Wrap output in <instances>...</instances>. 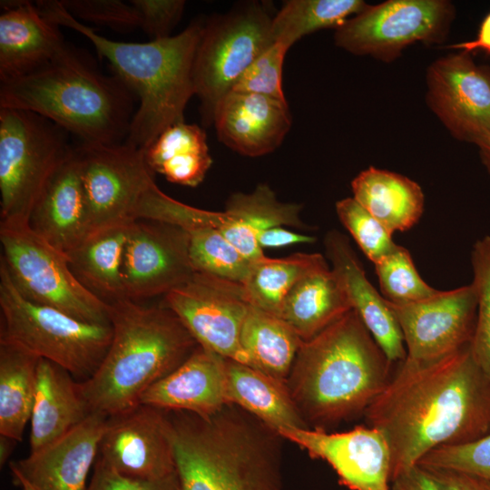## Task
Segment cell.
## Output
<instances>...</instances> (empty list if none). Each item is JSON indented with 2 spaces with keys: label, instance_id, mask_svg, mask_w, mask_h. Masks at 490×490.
Masks as SVG:
<instances>
[{
  "label": "cell",
  "instance_id": "cell-1",
  "mask_svg": "<svg viewBox=\"0 0 490 490\" xmlns=\"http://www.w3.org/2000/svg\"><path fill=\"white\" fill-rule=\"evenodd\" d=\"M391 453V482L431 450L490 433V379L470 345L439 359L406 358L366 409Z\"/></svg>",
  "mask_w": 490,
  "mask_h": 490
},
{
  "label": "cell",
  "instance_id": "cell-2",
  "mask_svg": "<svg viewBox=\"0 0 490 490\" xmlns=\"http://www.w3.org/2000/svg\"><path fill=\"white\" fill-rule=\"evenodd\" d=\"M41 14L85 36L135 94L138 105L124 143L145 150L168 127L184 122L195 95L193 63L203 29L194 21L176 35L147 43L112 40L74 18L60 1H37Z\"/></svg>",
  "mask_w": 490,
  "mask_h": 490
},
{
  "label": "cell",
  "instance_id": "cell-3",
  "mask_svg": "<svg viewBox=\"0 0 490 490\" xmlns=\"http://www.w3.org/2000/svg\"><path fill=\"white\" fill-rule=\"evenodd\" d=\"M391 364L351 309L303 341L285 385L309 427L324 429L365 413L391 379Z\"/></svg>",
  "mask_w": 490,
  "mask_h": 490
},
{
  "label": "cell",
  "instance_id": "cell-4",
  "mask_svg": "<svg viewBox=\"0 0 490 490\" xmlns=\"http://www.w3.org/2000/svg\"><path fill=\"white\" fill-rule=\"evenodd\" d=\"M170 414L180 490H284V438L240 407Z\"/></svg>",
  "mask_w": 490,
  "mask_h": 490
},
{
  "label": "cell",
  "instance_id": "cell-5",
  "mask_svg": "<svg viewBox=\"0 0 490 490\" xmlns=\"http://www.w3.org/2000/svg\"><path fill=\"white\" fill-rule=\"evenodd\" d=\"M136 102L119 77L103 74L70 45L44 65L0 83V108L37 113L88 145L124 142Z\"/></svg>",
  "mask_w": 490,
  "mask_h": 490
},
{
  "label": "cell",
  "instance_id": "cell-6",
  "mask_svg": "<svg viewBox=\"0 0 490 490\" xmlns=\"http://www.w3.org/2000/svg\"><path fill=\"white\" fill-rule=\"evenodd\" d=\"M109 304L113 337L95 373L77 382L92 413L107 417L140 405L143 393L199 345L169 308L122 299Z\"/></svg>",
  "mask_w": 490,
  "mask_h": 490
},
{
  "label": "cell",
  "instance_id": "cell-7",
  "mask_svg": "<svg viewBox=\"0 0 490 490\" xmlns=\"http://www.w3.org/2000/svg\"><path fill=\"white\" fill-rule=\"evenodd\" d=\"M0 309V338L60 366L78 382L95 373L112 341L111 324L82 321L24 298L1 261Z\"/></svg>",
  "mask_w": 490,
  "mask_h": 490
},
{
  "label": "cell",
  "instance_id": "cell-8",
  "mask_svg": "<svg viewBox=\"0 0 490 490\" xmlns=\"http://www.w3.org/2000/svg\"><path fill=\"white\" fill-rule=\"evenodd\" d=\"M66 133L37 113L0 108V223H28L44 184L73 149Z\"/></svg>",
  "mask_w": 490,
  "mask_h": 490
},
{
  "label": "cell",
  "instance_id": "cell-9",
  "mask_svg": "<svg viewBox=\"0 0 490 490\" xmlns=\"http://www.w3.org/2000/svg\"><path fill=\"white\" fill-rule=\"evenodd\" d=\"M0 261L24 298L82 321L111 324L109 304L88 290L72 271L68 257L27 222L0 223Z\"/></svg>",
  "mask_w": 490,
  "mask_h": 490
},
{
  "label": "cell",
  "instance_id": "cell-10",
  "mask_svg": "<svg viewBox=\"0 0 490 490\" xmlns=\"http://www.w3.org/2000/svg\"><path fill=\"white\" fill-rule=\"evenodd\" d=\"M266 4L249 2L204 23L193 63L195 95L210 126L220 100L275 42Z\"/></svg>",
  "mask_w": 490,
  "mask_h": 490
},
{
  "label": "cell",
  "instance_id": "cell-11",
  "mask_svg": "<svg viewBox=\"0 0 490 490\" xmlns=\"http://www.w3.org/2000/svg\"><path fill=\"white\" fill-rule=\"evenodd\" d=\"M455 16L444 0H388L368 5L335 29L338 47L392 62L408 45L442 41Z\"/></svg>",
  "mask_w": 490,
  "mask_h": 490
},
{
  "label": "cell",
  "instance_id": "cell-12",
  "mask_svg": "<svg viewBox=\"0 0 490 490\" xmlns=\"http://www.w3.org/2000/svg\"><path fill=\"white\" fill-rule=\"evenodd\" d=\"M90 232L135 220L137 206L154 183L144 150L124 142L75 147ZM89 232V233H90Z\"/></svg>",
  "mask_w": 490,
  "mask_h": 490
},
{
  "label": "cell",
  "instance_id": "cell-13",
  "mask_svg": "<svg viewBox=\"0 0 490 490\" xmlns=\"http://www.w3.org/2000/svg\"><path fill=\"white\" fill-rule=\"evenodd\" d=\"M164 306L177 315L200 346L250 366L240 344L250 307L241 283L195 272L164 296Z\"/></svg>",
  "mask_w": 490,
  "mask_h": 490
},
{
  "label": "cell",
  "instance_id": "cell-14",
  "mask_svg": "<svg viewBox=\"0 0 490 490\" xmlns=\"http://www.w3.org/2000/svg\"><path fill=\"white\" fill-rule=\"evenodd\" d=\"M190 235L166 222L137 220L129 225L122 276L124 296L138 301L165 296L196 272L190 259Z\"/></svg>",
  "mask_w": 490,
  "mask_h": 490
},
{
  "label": "cell",
  "instance_id": "cell-15",
  "mask_svg": "<svg viewBox=\"0 0 490 490\" xmlns=\"http://www.w3.org/2000/svg\"><path fill=\"white\" fill-rule=\"evenodd\" d=\"M387 303L400 326L407 358L436 360L471 344L477 309L471 283L415 302Z\"/></svg>",
  "mask_w": 490,
  "mask_h": 490
},
{
  "label": "cell",
  "instance_id": "cell-16",
  "mask_svg": "<svg viewBox=\"0 0 490 490\" xmlns=\"http://www.w3.org/2000/svg\"><path fill=\"white\" fill-rule=\"evenodd\" d=\"M97 459L137 479L158 480L176 475L169 411L140 404L108 417Z\"/></svg>",
  "mask_w": 490,
  "mask_h": 490
},
{
  "label": "cell",
  "instance_id": "cell-17",
  "mask_svg": "<svg viewBox=\"0 0 490 490\" xmlns=\"http://www.w3.org/2000/svg\"><path fill=\"white\" fill-rule=\"evenodd\" d=\"M426 101L450 133L475 144L490 134V71L469 53L434 61L426 71Z\"/></svg>",
  "mask_w": 490,
  "mask_h": 490
},
{
  "label": "cell",
  "instance_id": "cell-18",
  "mask_svg": "<svg viewBox=\"0 0 490 490\" xmlns=\"http://www.w3.org/2000/svg\"><path fill=\"white\" fill-rule=\"evenodd\" d=\"M278 433L311 457L328 463L339 483L350 490H391V453L380 430L358 426L344 432L307 427Z\"/></svg>",
  "mask_w": 490,
  "mask_h": 490
},
{
  "label": "cell",
  "instance_id": "cell-19",
  "mask_svg": "<svg viewBox=\"0 0 490 490\" xmlns=\"http://www.w3.org/2000/svg\"><path fill=\"white\" fill-rule=\"evenodd\" d=\"M108 417L90 414L64 436L25 458L9 464L36 490H85Z\"/></svg>",
  "mask_w": 490,
  "mask_h": 490
},
{
  "label": "cell",
  "instance_id": "cell-20",
  "mask_svg": "<svg viewBox=\"0 0 490 490\" xmlns=\"http://www.w3.org/2000/svg\"><path fill=\"white\" fill-rule=\"evenodd\" d=\"M291 122L287 101L231 90L218 103L212 124L227 147L244 156L259 157L282 143Z\"/></svg>",
  "mask_w": 490,
  "mask_h": 490
},
{
  "label": "cell",
  "instance_id": "cell-21",
  "mask_svg": "<svg viewBox=\"0 0 490 490\" xmlns=\"http://www.w3.org/2000/svg\"><path fill=\"white\" fill-rule=\"evenodd\" d=\"M31 230L67 255L90 232L75 148L49 177L29 215Z\"/></svg>",
  "mask_w": 490,
  "mask_h": 490
},
{
  "label": "cell",
  "instance_id": "cell-22",
  "mask_svg": "<svg viewBox=\"0 0 490 490\" xmlns=\"http://www.w3.org/2000/svg\"><path fill=\"white\" fill-rule=\"evenodd\" d=\"M227 358L200 345L173 371L151 386L140 404L209 416L228 404Z\"/></svg>",
  "mask_w": 490,
  "mask_h": 490
},
{
  "label": "cell",
  "instance_id": "cell-23",
  "mask_svg": "<svg viewBox=\"0 0 490 490\" xmlns=\"http://www.w3.org/2000/svg\"><path fill=\"white\" fill-rule=\"evenodd\" d=\"M324 247L332 270L341 282L354 309L389 361L407 357L400 326L387 300L367 279L366 272L348 239L332 230L324 238Z\"/></svg>",
  "mask_w": 490,
  "mask_h": 490
},
{
  "label": "cell",
  "instance_id": "cell-24",
  "mask_svg": "<svg viewBox=\"0 0 490 490\" xmlns=\"http://www.w3.org/2000/svg\"><path fill=\"white\" fill-rule=\"evenodd\" d=\"M0 80L8 81L44 65L69 45L59 26L29 1H1Z\"/></svg>",
  "mask_w": 490,
  "mask_h": 490
},
{
  "label": "cell",
  "instance_id": "cell-25",
  "mask_svg": "<svg viewBox=\"0 0 490 490\" xmlns=\"http://www.w3.org/2000/svg\"><path fill=\"white\" fill-rule=\"evenodd\" d=\"M90 414L73 376L60 366L40 358L30 419V453L64 436Z\"/></svg>",
  "mask_w": 490,
  "mask_h": 490
},
{
  "label": "cell",
  "instance_id": "cell-26",
  "mask_svg": "<svg viewBox=\"0 0 490 490\" xmlns=\"http://www.w3.org/2000/svg\"><path fill=\"white\" fill-rule=\"evenodd\" d=\"M301 205L279 201L268 184H259L251 192H236L226 202L228 220L220 230L245 257L255 260L264 256L257 235L267 229L289 226L302 229Z\"/></svg>",
  "mask_w": 490,
  "mask_h": 490
},
{
  "label": "cell",
  "instance_id": "cell-27",
  "mask_svg": "<svg viewBox=\"0 0 490 490\" xmlns=\"http://www.w3.org/2000/svg\"><path fill=\"white\" fill-rule=\"evenodd\" d=\"M226 377L228 404L240 407L276 432L309 427L284 383L230 359H227Z\"/></svg>",
  "mask_w": 490,
  "mask_h": 490
},
{
  "label": "cell",
  "instance_id": "cell-28",
  "mask_svg": "<svg viewBox=\"0 0 490 490\" xmlns=\"http://www.w3.org/2000/svg\"><path fill=\"white\" fill-rule=\"evenodd\" d=\"M353 198L390 233L411 229L422 216L425 197L413 180L373 166L351 181Z\"/></svg>",
  "mask_w": 490,
  "mask_h": 490
},
{
  "label": "cell",
  "instance_id": "cell-29",
  "mask_svg": "<svg viewBox=\"0 0 490 490\" xmlns=\"http://www.w3.org/2000/svg\"><path fill=\"white\" fill-rule=\"evenodd\" d=\"M351 309L341 282L327 267L295 284L283 302L279 317L307 341Z\"/></svg>",
  "mask_w": 490,
  "mask_h": 490
},
{
  "label": "cell",
  "instance_id": "cell-30",
  "mask_svg": "<svg viewBox=\"0 0 490 490\" xmlns=\"http://www.w3.org/2000/svg\"><path fill=\"white\" fill-rule=\"evenodd\" d=\"M130 223L91 231L66 255L77 279L106 303L126 299L122 268Z\"/></svg>",
  "mask_w": 490,
  "mask_h": 490
},
{
  "label": "cell",
  "instance_id": "cell-31",
  "mask_svg": "<svg viewBox=\"0 0 490 490\" xmlns=\"http://www.w3.org/2000/svg\"><path fill=\"white\" fill-rule=\"evenodd\" d=\"M144 157L153 173L189 187L199 185L212 163L204 130L185 122L164 130L144 150Z\"/></svg>",
  "mask_w": 490,
  "mask_h": 490
},
{
  "label": "cell",
  "instance_id": "cell-32",
  "mask_svg": "<svg viewBox=\"0 0 490 490\" xmlns=\"http://www.w3.org/2000/svg\"><path fill=\"white\" fill-rule=\"evenodd\" d=\"M39 358L0 338V435L17 442L34 407Z\"/></svg>",
  "mask_w": 490,
  "mask_h": 490
},
{
  "label": "cell",
  "instance_id": "cell-33",
  "mask_svg": "<svg viewBox=\"0 0 490 490\" xmlns=\"http://www.w3.org/2000/svg\"><path fill=\"white\" fill-rule=\"evenodd\" d=\"M302 343L280 317L250 307L240 344L250 367L285 384Z\"/></svg>",
  "mask_w": 490,
  "mask_h": 490
},
{
  "label": "cell",
  "instance_id": "cell-34",
  "mask_svg": "<svg viewBox=\"0 0 490 490\" xmlns=\"http://www.w3.org/2000/svg\"><path fill=\"white\" fill-rule=\"evenodd\" d=\"M327 267L319 253H295L278 259L264 255L252 260L242 283L247 300L250 306L279 317L283 302L295 284Z\"/></svg>",
  "mask_w": 490,
  "mask_h": 490
},
{
  "label": "cell",
  "instance_id": "cell-35",
  "mask_svg": "<svg viewBox=\"0 0 490 490\" xmlns=\"http://www.w3.org/2000/svg\"><path fill=\"white\" fill-rule=\"evenodd\" d=\"M367 4L361 0H289L272 18L274 42L289 48L301 37L315 31L340 26L358 14Z\"/></svg>",
  "mask_w": 490,
  "mask_h": 490
},
{
  "label": "cell",
  "instance_id": "cell-36",
  "mask_svg": "<svg viewBox=\"0 0 490 490\" xmlns=\"http://www.w3.org/2000/svg\"><path fill=\"white\" fill-rule=\"evenodd\" d=\"M189 235L190 259L196 272L243 283L252 260L231 244L220 229L202 227Z\"/></svg>",
  "mask_w": 490,
  "mask_h": 490
},
{
  "label": "cell",
  "instance_id": "cell-37",
  "mask_svg": "<svg viewBox=\"0 0 490 490\" xmlns=\"http://www.w3.org/2000/svg\"><path fill=\"white\" fill-rule=\"evenodd\" d=\"M383 297L404 304L432 297L438 292L421 278L409 251L399 245L374 263Z\"/></svg>",
  "mask_w": 490,
  "mask_h": 490
},
{
  "label": "cell",
  "instance_id": "cell-38",
  "mask_svg": "<svg viewBox=\"0 0 490 490\" xmlns=\"http://www.w3.org/2000/svg\"><path fill=\"white\" fill-rule=\"evenodd\" d=\"M471 264L477 309L470 347L476 363L490 379V235L474 244Z\"/></svg>",
  "mask_w": 490,
  "mask_h": 490
},
{
  "label": "cell",
  "instance_id": "cell-39",
  "mask_svg": "<svg viewBox=\"0 0 490 490\" xmlns=\"http://www.w3.org/2000/svg\"><path fill=\"white\" fill-rule=\"evenodd\" d=\"M336 211L343 226L373 263L389 254L397 247V244L392 240L393 234L353 197L338 201Z\"/></svg>",
  "mask_w": 490,
  "mask_h": 490
},
{
  "label": "cell",
  "instance_id": "cell-40",
  "mask_svg": "<svg viewBox=\"0 0 490 490\" xmlns=\"http://www.w3.org/2000/svg\"><path fill=\"white\" fill-rule=\"evenodd\" d=\"M417 465L467 473L490 481V433L470 443L436 447Z\"/></svg>",
  "mask_w": 490,
  "mask_h": 490
},
{
  "label": "cell",
  "instance_id": "cell-41",
  "mask_svg": "<svg viewBox=\"0 0 490 490\" xmlns=\"http://www.w3.org/2000/svg\"><path fill=\"white\" fill-rule=\"evenodd\" d=\"M289 49L285 44L275 42L245 70L231 90L287 101L282 88V70Z\"/></svg>",
  "mask_w": 490,
  "mask_h": 490
},
{
  "label": "cell",
  "instance_id": "cell-42",
  "mask_svg": "<svg viewBox=\"0 0 490 490\" xmlns=\"http://www.w3.org/2000/svg\"><path fill=\"white\" fill-rule=\"evenodd\" d=\"M63 6L83 23L109 26L116 30L140 27L139 15L131 2L121 0H62Z\"/></svg>",
  "mask_w": 490,
  "mask_h": 490
},
{
  "label": "cell",
  "instance_id": "cell-43",
  "mask_svg": "<svg viewBox=\"0 0 490 490\" xmlns=\"http://www.w3.org/2000/svg\"><path fill=\"white\" fill-rule=\"evenodd\" d=\"M139 18L140 27L152 40L172 36L170 33L184 12V0H131Z\"/></svg>",
  "mask_w": 490,
  "mask_h": 490
},
{
  "label": "cell",
  "instance_id": "cell-44",
  "mask_svg": "<svg viewBox=\"0 0 490 490\" xmlns=\"http://www.w3.org/2000/svg\"><path fill=\"white\" fill-rule=\"evenodd\" d=\"M85 490H180L177 475L142 480L123 475L96 459L91 482Z\"/></svg>",
  "mask_w": 490,
  "mask_h": 490
},
{
  "label": "cell",
  "instance_id": "cell-45",
  "mask_svg": "<svg viewBox=\"0 0 490 490\" xmlns=\"http://www.w3.org/2000/svg\"><path fill=\"white\" fill-rule=\"evenodd\" d=\"M425 469L440 490H490V481L471 474L437 468Z\"/></svg>",
  "mask_w": 490,
  "mask_h": 490
},
{
  "label": "cell",
  "instance_id": "cell-46",
  "mask_svg": "<svg viewBox=\"0 0 490 490\" xmlns=\"http://www.w3.org/2000/svg\"><path fill=\"white\" fill-rule=\"evenodd\" d=\"M315 240L314 236L291 231L281 226L264 230L257 235V243L261 249L284 247L299 243H312Z\"/></svg>",
  "mask_w": 490,
  "mask_h": 490
},
{
  "label": "cell",
  "instance_id": "cell-47",
  "mask_svg": "<svg viewBox=\"0 0 490 490\" xmlns=\"http://www.w3.org/2000/svg\"><path fill=\"white\" fill-rule=\"evenodd\" d=\"M391 490H440L427 471L416 465L391 482Z\"/></svg>",
  "mask_w": 490,
  "mask_h": 490
},
{
  "label": "cell",
  "instance_id": "cell-48",
  "mask_svg": "<svg viewBox=\"0 0 490 490\" xmlns=\"http://www.w3.org/2000/svg\"><path fill=\"white\" fill-rule=\"evenodd\" d=\"M448 47L460 49L466 53L481 50L490 54V13L482 21L475 39L456 44Z\"/></svg>",
  "mask_w": 490,
  "mask_h": 490
},
{
  "label": "cell",
  "instance_id": "cell-49",
  "mask_svg": "<svg viewBox=\"0 0 490 490\" xmlns=\"http://www.w3.org/2000/svg\"><path fill=\"white\" fill-rule=\"evenodd\" d=\"M475 145L479 150L481 161L490 174V134L482 137Z\"/></svg>",
  "mask_w": 490,
  "mask_h": 490
},
{
  "label": "cell",
  "instance_id": "cell-50",
  "mask_svg": "<svg viewBox=\"0 0 490 490\" xmlns=\"http://www.w3.org/2000/svg\"><path fill=\"white\" fill-rule=\"evenodd\" d=\"M17 443L15 439L6 436L0 435V466L5 464L13 452L15 445Z\"/></svg>",
  "mask_w": 490,
  "mask_h": 490
},
{
  "label": "cell",
  "instance_id": "cell-51",
  "mask_svg": "<svg viewBox=\"0 0 490 490\" xmlns=\"http://www.w3.org/2000/svg\"><path fill=\"white\" fill-rule=\"evenodd\" d=\"M12 476H13V481L15 485L21 487L22 490H36L32 485H30L19 475L12 473Z\"/></svg>",
  "mask_w": 490,
  "mask_h": 490
}]
</instances>
